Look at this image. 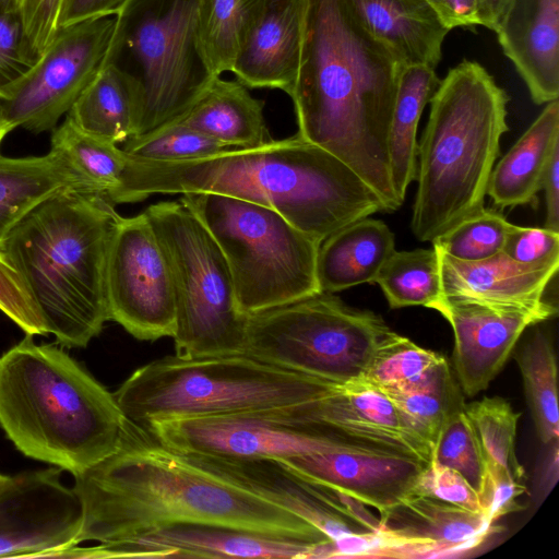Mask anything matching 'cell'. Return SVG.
Returning <instances> with one entry per match:
<instances>
[{"mask_svg":"<svg viewBox=\"0 0 559 559\" xmlns=\"http://www.w3.org/2000/svg\"><path fill=\"white\" fill-rule=\"evenodd\" d=\"M141 426L179 453L243 459L283 460L312 452L329 438H340L314 420L309 401L273 409L154 420Z\"/></svg>","mask_w":559,"mask_h":559,"instance_id":"cell-13","label":"cell"},{"mask_svg":"<svg viewBox=\"0 0 559 559\" xmlns=\"http://www.w3.org/2000/svg\"><path fill=\"white\" fill-rule=\"evenodd\" d=\"M33 336L0 357V426L25 456L75 476L117 449L126 417L79 362Z\"/></svg>","mask_w":559,"mask_h":559,"instance_id":"cell-5","label":"cell"},{"mask_svg":"<svg viewBox=\"0 0 559 559\" xmlns=\"http://www.w3.org/2000/svg\"><path fill=\"white\" fill-rule=\"evenodd\" d=\"M73 489L83 510L78 545L175 523L219 524L308 544L332 542L298 515L192 464L128 419L117 449L75 475Z\"/></svg>","mask_w":559,"mask_h":559,"instance_id":"cell-1","label":"cell"},{"mask_svg":"<svg viewBox=\"0 0 559 559\" xmlns=\"http://www.w3.org/2000/svg\"><path fill=\"white\" fill-rule=\"evenodd\" d=\"M512 0H477L479 25L496 31Z\"/></svg>","mask_w":559,"mask_h":559,"instance_id":"cell-50","label":"cell"},{"mask_svg":"<svg viewBox=\"0 0 559 559\" xmlns=\"http://www.w3.org/2000/svg\"><path fill=\"white\" fill-rule=\"evenodd\" d=\"M63 0H22L20 14L32 50L38 57L59 29Z\"/></svg>","mask_w":559,"mask_h":559,"instance_id":"cell-46","label":"cell"},{"mask_svg":"<svg viewBox=\"0 0 559 559\" xmlns=\"http://www.w3.org/2000/svg\"><path fill=\"white\" fill-rule=\"evenodd\" d=\"M269 0H198L197 44L213 78L230 72Z\"/></svg>","mask_w":559,"mask_h":559,"instance_id":"cell-31","label":"cell"},{"mask_svg":"<svg viewBox=\"0 0 559 559\" xmlns=\"http://www.w3.org/2000/svg\"><path fill=\"white\" fill-rule=\"evenodd\" d=\"M69 189L105 197L103 188L95 180L58 151L50 150L44 156L21 158L0 154V250L10 231L33 209L51 195Z\"/></svg>","mask_w":559,"mask_h":559,"instance_id":"cell-25","label":"cell"},{"mask_svg":"<svg viewBox=\"0 0 559 559\" xmlns=\"http://www.w3.org/2000/svg\"><path fill=\"white\" fill-rule=\"evenodd\" d=\"M374 283L392 309L428 307L442 295L436 249L395 250L380 269Z\"/></svg>","mask_w":559,"mask_h":559,"instance_id":"cell-35","label":"cell"},{"mask_svg":"<svg viewBox=\"0 0 559 559\" xmlns=\"http://www.w3.org/2000/svg\"><path fill=\"white\" fill-rule=\"evenodd\" d=\"M442 296L489 305L539 307L557 277L559 260L520 263L504 252L479 261H462L438 248Z\"/></svg>","mask_w":559,"mask_h":559,"instance_id":"cell-21","label":"cell"},{"mask_svg":"<svg viewBox=\"0 0 559 559\" xmlns=\"http://www.w3.org/2000/svg\"><path fill=\"white\" fill-rule=\"evenodd\" d=\"M525 490L524 483L514 479L507 471L488 465V478L478 497L483 513L493 523L499 518L522 509L518 498Z\"/></svg>","mask_w":559,"mask_h":559,"instance_id":"cell-45","label":"cell"},{"mask_svg":"<svg viewBox=\"0 0 559 559\" xmlns=\"http://www.w3.org/2000/svg\"><path fill=\"white\" fill-rule=\"evenodd\" d=\"M450 31L479 25L477 0H426Z\"/></svg>","mask_w":559,"mask_h":559,"instance_id":"cell-48","label":"cell"},{"mask_svg":"<svg viewBox=\"0 0 559 559\" xmlns=\"http://www.w3.org/2000/svg\"><path fill=\"white\" fill-rule=\"evenodd\" d=\"M127 0H63L59 28L92 17L116 15Z\"/></svg>","mask_w":559,"mask_h":559,"instance_id":"cell-47","label":"cell"},{"mask_svg":"<svg viewBox=\"0 0 559 559\" xmlns=\"http://www.w3.org/2000/svg\"><path fill=\"white\" fill-rule=\"evenodd\" d=\"M380 556H448L471 550L492 532L483 512L414 493L379 518Z\"/></svg>","mask_w":559,"mask_h":559,"instance_id":"cell-20","label":"cell"},{"mask_svg":"<svg viewBox=\"0 0 559 559\" xmlns=\"http://www.w3.org/2000/svg\"><path fill=\"white\" fill-rule=\"evenodd\" d=\"M427 308L438 311L454 335L453 361L467 396L485 390L504 366L523 332L555 317L557 306L489 305L440 296Z\"/></svg>","mask_w":559,"mask_h":559,"instance_id":"cell-19","label":"cell"},{"mask_svg":"<svg viewBox=\"0 0 559 559\" xmlns=\"http://www.w3.org/2000/svg\"><path fill=\"white\" fill-rule=\"evenodd\" d=\"M0 310L14 321L26 334H48L22 276L1 250Z\"/></svg>","mask_w":559,"mask_h":559,"instance_id":"cell-41","label":"cell"},{"mask_svg":"<svg viewBox=\"0 0 559 559\" xmlns=\"http://www.w3.org/2000/svg\"><path fill=\"white\" fill-rule=\"evenodd\" d=\"M106 299L109 320L136 340L174 336L170 271L144 212L116 219L106 263Z\"/></svg>","mask_w":559,"mask_h":559,"instance_id":"cell-14","label":"cell"},{"mask_svg":"<svg viewBox=\"0 0 559 559\" xmlns=\"http://www.w3.org/2000/svg\"><path fill=\"white\" fill-rule=\"evenodd\" d=\"M307 0H269L231 68L251 88H272L292 96L297 82Z\"/></svg>","mask_w":559,"mask_h":559,"instance_id":"cell-23","label":"cell"},{"mask_svg":"<svg viewBox=\"0 0 559 559\" xmlns=\"http://www.w3.org/2000/svg\"><path fill=\"white\" fill-rule=\"evenodd\" d=\"M110 55L128 52L143 87L136 135L180 120L213 76L197 44L198 0H127Z\"/></svg>","mask_w":559,"mask_h":559,"instance_id":"cell-11","label":"cell"},{"mask_svg":"<svg viewBox=\"0 0 559 559\" xmlns=\"http://www.w3.org/2000/svg\"><path fill=\"white\" fill-rule=\"evenodd\" d=\"M199 191L270 207L319 242L350 223L385 212L380 197L349 166L298 134L180 163L134 158L127 200Z\"/></svg>","mask_w":559,"mask_h":559,"instance_id":"cell-3","label":"cell"},{"mask_svg":"<svg viewBox=\"0 0 559 559\" xmlns=\"http://www.w3.org/2000/svg\"><path fill=\"white\" fill-rule=\"evenodd\" d=\"M415 493L429 496L460 508L483 512L476 491L457 472L435 463L424 471Z\"/></svg>","mask_w":559,"mask_h":559,"instance_id":"cell-43","label":"cell"},{"mask_svg":"<svg viewBox=\"0 0 559 559\" xmlns=\"http://www.w3.org/2000/svg\"><path fill=\"white\" fill-rule=\"evenodd\" d=\"M379 390L431 452L447 416L461 402L447 359L413 381Z\"/></svg>","mask_w":559,"mask_h":559,"instance_id":"cell-32","label":"cell"},{"mask_svg":"<svg viewBox=\"0 0 559 559\" xmlns=\"http://www.w3.org/2000/svg\"><path fill=\"white\" fill-rule=\"evenodd\" d=\"M461 474L479 497L488 465L474 427L460 402L447 416L431 452V462Z\"/></svg>","mask_w":559,"mask_h":559,"instance_id":"cell-37","label":"cell"},{"mask_svg":"<svg viewBox=\"0 0 559 559\" xmlns=\"http://www.w3.org/2000/svg\"><path fill=\"white\" fill-rule=\"evenodd\" d=\"M487 460L524 483L525 472L515 454V436L520 413L502 397H484L464 405Z\"/></svg>","mask_w":559,"mask_h":559,"instance_id":"cell-36","label":"cell"},{"mask_svg":"<svg viewBox=\"0 0 559 559\" xmlns=\"http://www.w3.org/2000/svg\"><path fill=\"white\" fill-rule=\"evenodd\" d=\"M122 150L143 162L180 163L209 157L229 148L181 121H175L130 138L123 143Z\"/></svg>","mask_w":559,"mask_h":559,"instance_id":"cell-38","label":"cell"},{"mask_svg":"<svg viewBox=\"0 0 559 559\" xmlns=\"http://www.w3.org/2000/svg\"><path fill=\"white\" fill-rule=\"evenodd\" d=\"M516 361L538 437L545 444L557 443V364L548 335L542 330H536L519 350Z\"/></svg>","mask_w":559,"mask_h":559,"instance_id":"cell-34","label":"cell"},{"mask_svg":"<svg viewBox=\"0 0 559 559\" xmlns=\"http://www.w3.org/2000/svg\"><path fill=\"white\" fill-rule=\"evenodd\" d=\"M508 95L478 62L452 68L430 98L417 151V191L411 221L432 242L484 207L489 177L508 131Z\"/></svg>","mask_w":559,"mask_h":559,"instance_id":"cell-6","label":"cell"},{"mask_svg":"<svg viewBox=\"0 0 559 559\" xmlns=\"http://www.w3.org/2000/svg\"><path fill=\"white\" fill-rule=\"evenodd\" d=\"M104 195L60 191L33 209L2 251L22 276L47 333L84 348L109 320L106 263L118 217Z\"/></svg>","mask_w":559,"mask_h":559,"instance_id":"cell-4","label":"cell"},{"mask_svg":"<svg viewBox=\"0 0 559 559\" xmlns=\"http://www.w3.org/2000/svg\"><path fill=\"white\" fill-rule=\"evenodd\" d=\"M393 331L372 311L330 293L247 316L245 354L309 376L361 380L376 347Z\"/></svg>","mask_w":559,"mask_h":559,"instance_id":"cell-10","label":"cell"},{"mask_svg":"<svg viewBox=\"0 0 559 559\" xmlns=\"http://www.w3.org/2000/svg\"><path fill=\"white\" fill-rule=\"evenodd\" d=\"M142 110L140 79L107 58L66 116L86 134L118 144L135 135Z\"/></svg>","mask_w":559,"mask_h":559,"instance_id":"cell-26","label":"cell"},{"mask_svg":"<svg viewBox=\"0 0 559 559\" xmlns=\"http://www.w3.org/2000/svg\"><path fill=\"white\" fill-rule=\"evenodd\" d=\"M144 213L170 271L175 354H242L247 316L238 309L227 261L213 236L180 200L152 204Z\"/></svg>","mask_w":559,"mask_h":559,"instance_id":"cell-9","label":"cell"},{"mask_svg":"<svg viewBox=\"0 0 559 559\" xmlns=\"http://www.w3.org/2000/svg\"><path fill=\"white\" fill-rule=\"evenodd\" d=\"M542 189L546 199L545 228L559 233V148L550 158Z\"/></svg>","mask_w":559,"mask_h":559,"instance_id":"cell-49","label":"cell"},{"mask_svg":"<svg viewBox=\"0 0 559 559\" xmlns=\"http://www.w3.org/2000/svg\"><path fill=\"white\" fill-rule=\"evenodd\" d=\"M117 15L60 27L35 64L0 93L11 129L53 130L107 61Z\"/></svg>","mask_w":559,"mask_h":559,"instance_id":"cell-12","label":"cell"},{"mask_svg":"<svg viewBox=\"0 0 559 559\" xmlns=\"http://www.w3.org/2000/svg\"><path fill=\"white\" fill-rule=\"evenodd\" d=\"M326 544V543H324ZM324 544L211 523L157 526L123 539L58 551L57 558H321Z\"/></svg>","mask_w":559,"mask_h":559,"instance_id":"cell-17","label":"cell"},{"mask_svg":"<svg viewBox=\"0 0 559 559\" xmlns=\"http://www.w3.org/2000/svg\"><path fill=\"white\" fill-rule=\"evenodd\" d=\"M439 83L435 69L426 66L404 67L400 75L389 132V160L392 186L402 204L416 179L418 123Z\"/></svg>","mask_w":559,"mask_h":559,"instance_id":"cell-30","label":"cell"},{"mask_svg":"<svg viewBox=\"0 0 559 559\" xmlns=\"http://www.w3.org/2000/svg\"><path fill=\"white\" fill-rule=\"evenodd\" d=\"M11 477L0 474V490L10 481Z\"/></svg>","mask_w":559,"mask_h":559,"instance_id":"cell-53","label":"cell"},{"mask_svg":"<svg viewBox=\"0 0 559 559\" xmlns=\"http://www.w3.org/2000/svg\"><path fill=\"white\" fill-rule=\"evenodd\" d=\"M364 28L404 67L436 69L449 33L426 0H346Z\"/></svg>","mask_w":559,"mask_h":559,"instance_id":"cell-24","label":"cell"},{"mask_svg":"<svg viewBox=\"0 0 559 559\" xmlns=\"http://www.w3.org/2000/svg\"><path fill=\"white\" fill-rule=\"evenodd\" d=\"M180 201L221 248L245 316L322 293L317 277L321 242L277 212L240 198L187 192Z\"/></svg>","mask_w":559,"mask_h":559,"instance_id":"cell-8","label":"cell"},{"mask_svg":"<svg viewBox=\"0 0 559 559\" xmlns=\"http://www.w3.org/2000/svg\"><path fill=\"white\" fill-rule=\"evenodd\" d=\"M559 148V102L546 104L542 112L493 166L487 195L500 209L531 203L542 190L543 179Z\"/></svg>","mask_w":559,"mask_h":559,"instance_id":"cell-28","label":"cell"},{"mask_svg":"<svg viewBox=\"0 0 559 559\" xmlns=\"http://www.w3.org/2000/svg\"><path fill=\"white\" fill-rule=\"evenodd\" d=\"M301 478L342 492L379 516L417 490L429 465L415 455L329 438L312 452L277 460Z\"/></svg>","mask_w":559,"mask_h":559,"instance_id":"cell-16","label":"cell"},{"mask_svg":"<svg viewBox=\"0 0 559 559\" xmlns=\"http://www.w3.org/2000/svg\"><path fill=\"white\" fill-rule=\"evenodd\" d=\"M21 3L22 0H0V10L20 14Z\"/></svg>","mask_w":559,"mask_h":559,"instance_id":"cell-51","label":"cell"},{"mask_svg":"<svg viewBox=\"0 0 559 559\" xmlns=\"http://www.w3.org/2000/svg\"><path fill=\"white\" fill-rule=\"evenodd\" d=\"M26 37L21 15L0 10V93L37 61Z\"/></svg>","mask_w":559,"mask_h":559,"instance_id":"cell-42","label":"cell"},{"mask_svg":"<svg viewBox=\"0 0 559 559\" xmlns=\"http://www.w3.org/2000/svg\"><path fill=\"white\" fill-rule=\"evenodd\" d=\"M11 131H12V129L3 116V111H2V108L0 105V146H1V143H2L3 139L5 138V135L8 133H10Z\"/></svg>","mask_w":559,"mask_h":559,"instance_id":"cell-52","label":"cell"},{"mask_svg":"<svg viewBox=\"0 0 559 559\" xmlns=\"http://www.w3.org/2000/svg\"><path fill=\"white\" fill-rule=\"evenodd\" d=\"M263 107L239 81L218 76L178 121L227 148H251L272 140Z\"/></svg>","mask_w":559,"mask_h":559,"instance_id":"cell-29","label":"cell"},{"mask_svg":"<svg viewBox=\"0 0 559 559\" xmlns=\"http://www.w3.org/2000/svg\"><path fill=\"white\" fill-rule=\"evenodd\" d=\"M502 252L525 264L559 260V233L545 227L513 225L507 235Z\"/></svg>","mask_w":559,"mask_h":559,"instance_id":"cell-44","label":"cell"},{"mask_svg":"<svg viewBox=\"0 0 559 559\" xmlns=\"http://www.w3.org/2000/svg\"><path fill=\"white\" fill-rule=\"evenodd\" d=\"M513 224L496 210L483 207L462 219L431 243L462 261H479L502 251Z\"/></svg>","mask_w":559,"mask_h":559,"instance_id":"cell-39","label":"cell"},{"mask_svg":"<svg viewBox=\"0 0 559 559\" xmlns=\"http://www.w3.org/2000/svg\"><path fill=\"white\" fill-rule=\"evenodd\" d=\"M394 251V234L382 221L365 217L344 226L319 247L317 277L321 292L333 294L374 283Z\"/></svg>","mask_w":559,"mask_h":559,"instance_id":"cell-27","label":"cell"},{"mask_svg":"<svg viewBox=\"0 0 559 559\" xmlns=\"http://www.w3.org/2000/svg\"><path fill=\"white\" fill-rule=\"evenodd\" d=\"M326 381L245 353L175 354L134 370L114 396L126 419L145 425L287 407L316 399Z\"/></svg>","mask_w":559,"mask_h":559,"instance_id":"cell-7","label":"cell"},{"mask_svg":"<svg viewBox=\"0 0 559 559\" xmlns=\"http://www.w3.org/2000/svg\"><path fill=\"white\" fill-rule=\"evenodd\" d=\"M537 105L559 96V0H512L495 31Z\"/></svg>","mask_w":559,"mask_h":559,"instance_id":"cell-22","label":"cell"},{"mask_svg":"<svg viewBox=\"0 0 559 559\" xmlns=\"http://www.w3.org/2000/svg\"><path fill=\"white\" fill-rule=\"evenodd\" d=\"M50 150L69 157L84 174L95 180L112 204L126 203L133 157L117 144L91 136L66 116L52 130Z\"/></svg>","mask_w":559,"mask_h":559,"instance_id":"cell-33","label":"cell"},{"mask_svg":"<svg viewBox=\"0 0 559 559\" xmlns=\"http://www.w3.org/2000/svg\"><path fill=\"white\" fill-rule=\"evenodd\" d=\"M59 467L22 473L0 490V558L52 557L78 545L83 510Z\"/></svg>","mask_w":559,"mask_h":559,"instance_id":"cell-18","label":"cell"},{"mask_svg":"<svg viewBox=\"0 0 559 559\" xmlns=\"http://www.w3.org/2000/svg\"><path fill=\"white\" fill-rule=\"evenodd\" d=\"M444 359L442 355L392 332L376 347L360 381L378 389L404 384Z\"/></svg>","mask_w":559,"mask_h":559,"instance_id":"cell-40","label":"cell"},{"mask_svg":"<svg viewBox=\"0 0 559 559\" xmlns=\"http://www.w3.org/2000/svg\"><path fill=\"white\" fill-rule=\"evenodd\" d=\"M404 66L360 24L346 0H307L294 103L304 140L349 166L396 211L389 132Z\"/></svg>","mask_w":559,"mask_h":559,"instance_id":"cell-2","label":"cell"},{"mask_svg":"<svg viewBox=\"0 0 559 559\" xmlns=\"http://www.w3.org/2000/svg\"><path fill=\"white\" fill-rule=\"evenodd\" d=\"M181 454L210 474L319 528L333 542L332 557L368 556L378 548L379 534L340 512L323 486L301 478L277 460Z\"/></svg>","mask_w":559,"mask_h":559,"instance_id":"cell-15","label":"cell"}]
</instances>
